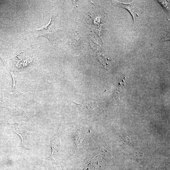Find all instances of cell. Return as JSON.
Masks as SVG:
<instances>
[{"label":"cell","instance_id":"5","mask_svg":"<svg viewBox=\"0 0 170 170\" xmlns=\"http://www.w3.org/2000/svg\"><path fill=\"white\" fill-rule=\"evenodd\" d=\"M15 133L18 134L21 137L22 139V146L24 148H25L26 149H27L25 147L24 144H23V140L25 139V138L27 135L28 134H30V133L29 132H25V131L22 130L21 131L20 130L19 132H15Z\"/></svg>","mask_w":170,"mask_h":170},{"label":"cell","instance_id":"4","mask_svg":"<svg viewBox=\"0 0 170 170\" xmlns=\"http://www.w3.org/2000/svg\"><path fill=\"white\" fill-rule=\"evenodd\" d=\"M157 2L161 5L164 11L168 15L170 12V2L168 1H158Z\"/></svg>","mask_w":170,"mask_h":170},{"label":"cell","instance_id":"2","mask_svg":"<svg viewBox=\"0 0 170 170\" xmlns=\"http://www.w3.org/2000/svg\"><path fill=\"white\" fill-rule=\"evenodd\" d=\"M51 147L52 152L49 156L45 159L48 160L53 163L59 160L61 156V144L59 138L58 137H53L51 141Z\"/></svg>","mask_w":170,"mask_h":170},{"label":"cell","instance_id":"1","mask_svg":"<svg viewBox=\"0 0 170 170\" xmlns=\"http://www.w3.org/2000/svg\"><path fill=\"white\" fill-rule=\"evenodd\" d=\"M57 30L55 20L52 17L51 13L49 22L47 25L32 32L37 37H44L52 44H58L63 41L57 36Z\"/></svg>","mask_w":170,"mask_h":170},{"label":"cell","instance_id":"6","mask_svg":"<svg viewBox=\"0 0 170 170\" xmlns=\"http://www.w3.org/2000/svg\"><path fill=\"white\" fill-rule=\"evenodd\" d=\"M9 125L11 128V130L12 132H15L17 130L19 129L20 125H21V124L19 123L16 124H9Z\"/></svg>","mask_w":170,"mask_h":170},{"label":"cell","instance_id":"3","mask_svg":"<svg viewBox=\"0 0 170 170\" xmlns=\"http://www.w3.org/2000/svg\"><path fill=\"white\" fill-rule=\"evenodd\" d=\"M117 5L121 8L125 9L128 11L133 18V23H135L139 16L137 13L138 9L135 1H133L129 3L117 2Z\"/></svg>","mask_w":170,"mask_h":170}]
</instances>
